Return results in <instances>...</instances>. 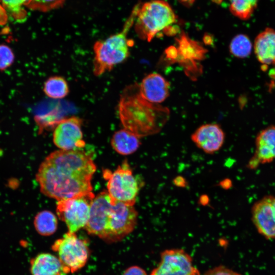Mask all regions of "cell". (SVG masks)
Here are the masks:
<instances>
[{
    "mask_svg": "<svg viewBox=\"0 0 275 275\" xmlns=\"http://www.w3.org/2000/svg\"><path fill=\"white\" fill-rule=\"evenodd\" d=\"M178 49L177 53L180 54L181 62L196 65V60H200L204 55L205 50L197 42L189 39L185 34H182L177 39Z\"/></svg>",
    "mask_w": 275,
    "mask_h": 275,
    "instance_id": "obj_18",
    "label": "cell"
},
{
    "mask_svg": "<svg viewBox=\"0 0 275 275\" xmlns=\"http://www.w3.org/2000/svg\"><path fill=\"white\" fill-rule=\"evenodd\" d=\"M135 22V30L142 39L150 41L159 32L176 21L170 5L162 0H152L141 6Z\"/></svg>",
    "mask_w": 275,
    "mask_h": 275,
    "instance_id": "obj_5",
    "label": "cell"
},
{
    "mask_svg": "<svg viewBox=\"0 0 275 275\" xmlns=\"http://www.w3.org/2000/svg\"><path fill=\"white\" fill-rule=\"evenodd\" d=\"M256 149L248 164L251 169L275 159V126H270L259 132L256 139Z\"/></svg>",
    "mask_w": 275,
    "mask_h": 275,
    "instance_id": "obj_13",
    "label": "cell"
},
{
    "mask_svg": "<svg viewBox=\"0 0 275 275\" xmlns=\"http://www.w3.org/2000/svg\"><path fill=\"white\" fill-rule=\"evenodd\" d=\"M229 48L230 52L234 56L244 58L251 54L252 44L247 36L239 34L232 39Z\"/></svg>",
    "mask_w": 275,
    "mask_h": 275,
    "instance_id": "obj_22",
    "label": "cell"
},
{
    "mask_svg": "<svg viewBox=\"0 0 275 275\" xmlns=\"http://www.w3.org/2000/svg\"><path fill=\"white\" fill-rule=\"evenodd\" d=\"M259 0H230V11L238 18L246 20L250 18Z\"/></svg>",
    "mask_w": 275,
    "mask_h": 275,
    "instance_id": "obj_21",
    "label": "cell"
},
{
    "mask_svg": "<svg viewBox=\"0 0 275 275\" xmlns=\"http://www.w3.org/2000/svg\"><path fill=\"white\" fill-rule=\"evenodd\" d=\"M88 241L68 232L54 241L51 249L58 254L67 273L76 272L86 264L90 251Z\"/></svg>",
    "mask_w": 275,
    "mask_h": 275,
    "instance_id": "obj_7",
    "label": "cell"
},
{
    "mask_svg": "<svg viewBox=\"0 0 275 275\" xmlns=\"http://www.w3.org/2000/svg\"><path fill=\"white\" fill-rule=\"evenodd\" d=\"M181 2L184 3L185 5H191L195 0H179Z\"/></svg>",
    "mask_w": 275,
    "mask_h": 275,
    "instance_id": "obj_28",
    "label": "cell"
},
{
    "mask_svg": "<svg viewBox=\"0 0 275 275\" xmlns=\"http://www.w3.org/2000/svg\"><path fill=\"white\" fill-rule=\"evenodd\" d=\"M122 275H147V274L141 267L132 266L125 269Z\"/></svg>",
    "mask_w": 275,
    "mask_h": 275,
    "instance_id": "obj_27",
    "label": "cell"
},
{
    "mask_svg": "<svg viewBox=\"0 0 275 275\" xmlns=\"http://www.w3.org/2000/svg\"><path fill=\"white\" fill-rule=\"evenodd\" d=\"M191 139L199 149L208 154L219 150L225 141V133L216 124L202 125L191 136Z\"/></svg>",
    "mask_w": 275,
    "mask_h": 275,
    "instance_id": "obj_12",
    "label": "cell"
},
{
    "mask_svg": "<svg viewBox=\"0 0 275 275\" xmlns=\"http://www.w3.org/2000/svg\"><path fill=\"white\" fill-rule=\"evenodd\" d=\"M95 195H86L58 201L56 211L59 218L65 222L68 231L76 233L85 228L90 217L91 206Z\"/></svg>",
    "mask_w": 275,
    "mask_h": 275,
    "instance_id": "obj_8",
    "label": "cell"
},
{
    "mask_svg": "<svg viewBox=\"0 0 275 275\" xmlns=\"http://www.w3.org/2000/svg\"><path fill=\"white\" fill-rule=\"evenodd\" d=\"M169 82L157 73L147 75L139 85L140 93L142 97L149 102L157 104L167 99L169 95Z\"/></svg>",
    "mask_w": 275,
    "mask_h": 275,
    "instance_id": "obj_14",
    "label": "cell"
},
{
    "mask_svg": "<svg viewBox=\"0 0 275 275\" xmlns=\"http://www.w3.org/2000/svg\"><path fill=\"white\" fill-rule=\"evenodd\" d=\"M252 219L258 232L267 239H275V196L263 197L253 205Z\"/></svg>",
    "mask_w": 275,
    "mask_h": 275,
    "instance_id": "obj_11",
    "label": "cell"
},
{
    "mask_svg": "<svg viewBox=\"0 0 275 275\" xmlns=\"http://www.w3.org/2000/svg\"><path fill=\"white\" fill-rule=\"evenodd\" d=\"M269 74L271 78L275 79V68L270 71Z\"/></svg>",
    "mask_w": 275,
    "mask_h": 275,
    "instance_id": "obj_29",
    "label": "cell"
},
{
    "mask_svg": "<svg viewBox=\"0 0 275 275\" xmlns=\"http://www.w3.org/2000/svg\"><path fill=\"white\" fill-rule=\"evenodd\" d=\"M254 50L261 64L275 66V31L268 28L260 33L255 39Z\"/></svg>",
    "mask_w": 275,
    "mask_h": 275,
    "instance_id": "obj_16",
    "label": "cell"
},
{
    "mask_svg": "<svg viewBox=\"0 0 275 275\" xmlns=\"http://www.w3.org/2000/svg\"><path fill=\"white\" fill-rule=\"evenodd\" d=\"M150 275H200L191 257L182 249L166 250L160 254V261Z\"/></svg>",
    "mask_w": 275,
    "mask_h": 275,
    "instance_id": "obj_9",
    "label": "cell"
},
{
    "mask_svg": "<svg viewBox=\"0 0 275 275\" xmlns=\"http://www.w3.org/2000/svg\"><path fill=\"white\" fill-rule=\"evenodd\" d=\"M140 7L139 5L134 7L121 32L94 44L93 72L96 76L111 71L128 57L132 42L127 38V34L134 23Z\"/></svg>",
    "mask_w": 275,
    "mask_h": 275,
    "instance_id": "obj_4",
    "label": "cell"
},
{
    "mask_svg": "<svg viewBox=\"0 0 275 275\" xmlns=\"http://www.w3.org/2000/svg\"><path fill=\"white\" fill-rule=\"evenodd\" d=\"M96 167L82 149L54 151L40 165L36 175L41 193L60 201L92 192Z\"/></svg>",
    "mask_w": 275,
    "mask_h": 275,
    "instance_id": "obj_1",
    "label": "cell"
},
{
    "mask_svg": "<svg viewBox=\"0 0 275 275\" xmlns=\"http://www.w3.org/2000/svg\"><path fill=\"white\" fill-rule=\"evenodd\" d=\"M14 54L7 45L0 44V70L9 67L14 61Z\"/></svg>",
    "mask_w": 275,
    "mask_h": 275,
    "instance_id": "obj_24",
    "label": "cell"
},
{
    "mask_svg": "<svg viewBox=\"0 0 275 275\" xmlns=\"http://www.w3.org/2000/svg\"><path fill=\"white\" fill-rule=\"evenodd\" d=\"M66 0H30L27 7L35 10L46 12L62 6Z\"/></svg>",
    "mask_w": 275,
    "mask_h": 275,
    "instance_id": "obj_23",
    "label": "cell"
},
{
    "mask_svg": "<svg viewBox=\"0 0 275 275\" xmlns=\"http://www.w3.org/2000/svg\"><path fill=\"white\" fill-rule=\"evenodd\" d=\"M141 144L140 138L125 128L115 132L111 140L113 149L123 155L134 153Z\"/></svg>",
    "mask_w": 275,
    "mask_h": 275,
    "instance_id": "obj_17",
    "label": "cell"
},
{
    "mask_svg": "<svg viewBox=\"0 0 275 275\" xmlns=\"http://www.w3.org/2000/svg\"><path fill=\"white\" fill-rule=\"evenodd\" d=\"M43 91L46 96L53 99H63L70 91L66 79L59 75L49 77L44 83Z\"/></svg>",
    "mask_w": 275,
    "mask_h": 275,
    "instance_id": "obj_19",
    "label": "cell"
},
{
    "mask_svg": "<svg viewBox=\"0 0 275 275\" xmlns=\"http://www.w3.org/2000/svg\"><path fill=\"white\" fill-rule=\"evenodd\" d=\"M32 275H66L59 258L49 253L38 254L30 261Z\"/></svg>",
    "mask_w": 275,
    "mask_h": 275,
    "instance_id": "obj_15",
    "label": "cell"
},
{
    "mask_svg": "<svg viewBox=\"0 0 275 275\" xmlns=\"http://www.w3.org/2000/svg\"><path fill=\"white\" fill-rule=\"evenodd\" d=\"M34 224L36 231L41 235L47 236L55 233L58 228V219L53 213L43 210L35 216Z\"/></svg>",
    "mask_w": 275,
    "mask_h": 275,
    "instance_id": "obj_20",
    "label": "cell"
},
{
    "mask_svg": "<svg viewBox=\"0 0 275 275\" xmlns=\"http://www.w3.org/2000/svg\"><path fill=\"white\" fill-rule=\"evenodd\" d=\"M204 275H241L224 266H218L207 271Z\"/></svg>",
    "mask_w": 275,
    "mask_h": 275,
    "instance_id": "obj_26",
    "label": "cell"
},
{
    "mask_svg": "<svg viewBox=\"0 0 275 275\" xmlns=\"http://www.w3.org/2000/svg\"><path fill=\"white\" fill-rule=\"evenodd\" d=\"M103 175L107 181V191L113 200L134 206L143 184L134 175L127 161L114 171L104 170Z\"/></svg>",
    "mask_w": 275,
    "mask_h": 275,
    "instance_id": "obj_6",
    "label": "cell"
},
{
    "mask_svg": "<svg viewBox=\"0 0 275 275\" xmlns=\"http://www.w3.org/2000/svg\"><path fill=\"white\" fill-rule=\"evenodd\" d=\"M82 120L72 116L62 119L55 126L53 142L60 150L82 149L85 146L81 130Z\"/></svg>",
    "mask_w": 275,
    "mask_h": 275,
    "instance_id": "obj_10",
    "label": "cell"
},
{
    "mask_svg": "<svg viewBox=\"0 0 275 275\" xmlns=\"http://www.w3.org/2000/svg\"><path fill=\"white\" fill-rule=\"evenodd\" d=\"M138 213L134 206L113 200L107 190L95 196L85 229L107 243L122 240L134 229Z\"/></svg>",
    "mask_w": 275,
    "mask_h": 275,
    "instance_id": "obj_2",
    "label": "cell"
},
{
    "mask_svg": "<svg viewBox=\"0 0 275 275\" xmlns=\"http://www.w3.org/2000/svg\"><path fill=\"white\" fill-rule=\"evenodd\" d=\"M2 3L10 10L18 12L21 11V7L27 6L30 0H1Z\"/></svg>",
    "mask_w": 275,
    "mask_h": 275,
    "instance_id": "obj_25",
    "label": "cell"
},
{
    "mask_svg": "<svg viewBox=\"0 0 275 275\" xmlns=\"http://www.w3.org/2000/svg\"><path fill=\"white\" fill-rule=\"evenodd\" d=\"M118 114L124 128L140 138L159 132L170 116L167 107L143 97L138 84L124 90L119 100Z\"/></svg>",
    "mask_w": 275,
    "mask_h": 275,
    "instance_id": "obj_3",
    "label": "cell"
}]
</instances>
